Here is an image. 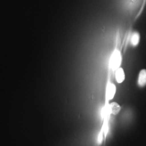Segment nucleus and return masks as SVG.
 I'll use <instances>...</instances> for the list:
<instances>
[{
    "instance_id": "f257e3e1",
    "label": "nucleus",
    "mask_w": 146,
    "mask_h": 146,
    "mask_svg": "<svg viewBox=\"0 0 146 146\" xmlns=\"http://www.w3.org/2000/svg\"><path fill=\"white\" fill-rule=\"evenodd\" d=\"M122 61V56L118 50H115L110 56V67L113 70H116L120 67Z\"/></svg>"
},
{
    "instance_id": "f03ea898",
    "label": "nucleus",
    "mask_w": 146,
    "mask_h": 146,
    "mask_svg": "<svg viewBox=\"0 0 146 146\" xmlns=\"http://www.w3.org/2000/svg\"><path fill=\"white\" fill-rule=\"evenodd\" d=\"M116 92V87L114 84H108L106 89V99L110 100L113 99Z\"/></svg>"
},
{
    "instance_id": "7ed1b4c3",
    "label": "nucleus",
    "mask_w": 146,
    "mask_h": 146,
    "mask_svg": "<svg viewBox=\"0 0 146 146\" xmlns=\"http://www.w3.org/2000/svg\"><path fill=\"white\" fill-rule=\"evenodd\" d=\"M138 85L141 87H143L146 85V70L142 69L140 71L139 75L138 78Z\"/></svg>"
},
{
    "instance_id": "20e7f679",
    "label": "nucleus",
    "mask_w": 146,
    "mask_h": 146,
    "mask_svg": "<svg viewBox=\"0 0 146 146\" xmlns=\"http://www.w3.org/2000/svg\"><path fill=\"white\" fill-rule=\"evenodd\" d=\"M115 78L119 84L123 82L125 79V74L124 70L122 68H118L115 72Z\"/></svg>"
},
{
    "instance_id": "39448f33",
    "label": "nucleus",
    "mask_w": 146,
    "mask_h": 146,
    "mask_svg": "<svg viewBox=\"0 0 146 146\" xmlns=\"http://www.w3.org/2000/svg\"><path fill=\"white\" fill-rule=\"evenodd\" d=\"M110 113L113 115H117L121 110V107L117 103L113 102L110 104Z\"/></svg>"
},
{
    "instance_id": "423d86ee",
    "label": "nucleus",
    "mask_w": 146,
    "mask_h": 146,
    "mask_svg": "<svg viewBox=\"0 0 146 146\" xmlns=\"http://www.w3.org/2000/svg\"><path fill=\"white\" fill-rule=\"evenodd\" d=\"M140 41V35L137 32H134L131 38V43L133 46H136Z\"/></svg>"
}]
</instances>
